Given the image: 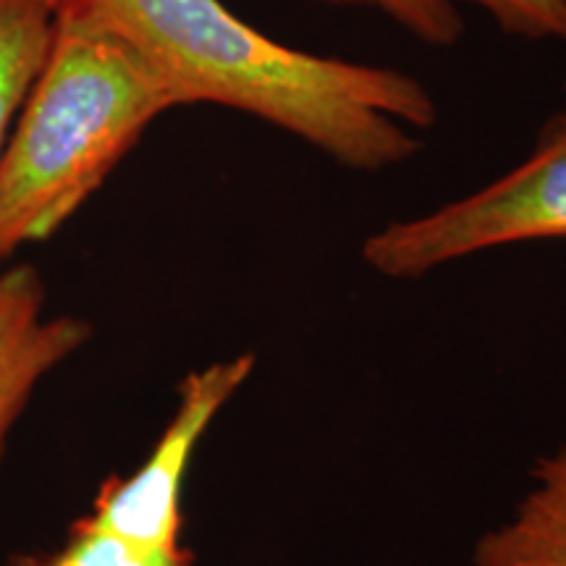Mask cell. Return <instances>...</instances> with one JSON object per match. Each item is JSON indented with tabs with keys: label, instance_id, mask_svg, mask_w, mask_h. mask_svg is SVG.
Returning <instances> with one entry per match:
<instances>
[{
	"label": "cell",
	"instance_id": "30bf717a",
	"mask_svg": "<svg viewBox=\"0 0 566 566\" xmlns=\"http://www.w3.org/2000/svg\"><path fill=\"white\" fill-rule=\"evenodd\" d=\"M485 11L499 30L530 42L566 45V0H451Z\"/></svg>",
	"mask_w": 566,
	"mask_h": 566
},
{
	"label": "cell",
	"instance_id": "9c48e42d",
	"mask_svg": "<svg viewBox=\"0 0 566 566\" xmlns=\"http://www.w3.org/2000/svg\"><path fill=\"white\" fill-rule=\"evenodd\" d=\"M334 9H367L384 13L415 40L433 48H451L462 40L464 19L451 0H315Z\"/></svg>",
	"mask_w": 566,
	"mask_h": 566
},
{
	"label": "cell",
	"instance_id": "ba28073f",
	"mask_svg": "<svg viewBox=\"0 0 566 566\" xmlns=\"http://www.w3.org/2000/svg\"><path fill=\"white\" fill-rule=\"evenodd\" d=\"M0 566H195V556L184 546H145L82 516L59 548L11 556Z\"/></svg>",
	"mask_w": 566,
	"mask_h": 566
},
{
	"label": "cell",
	"instance_id": "277c9868",
	"mask_svg": "<svg viewBox=\"0 0 566 566\" xmlns=\"http://www.w3.org/2000/svg\"><path fill=\"white\" fill-rule=\"evenodd\" d=\"M252 354L221 359L189 373L179 386L171 420L137 470L101 485L87 520L145 546H184L181 493L195 451L233 396L250 380Z\"/></svg>",
	"mask_w": 566,
	"mask_h": 566
},
{
	"label": "cell",
	"instance_id": "5b68a950",
	"mask_svg": "<svg viewBox=\"0 0 566 566\" xmlns=\"http://www.w3.org/2000/svg\"><path fill=\"white\" fill-rule=\"evenodd\" d=\"M87 338L80 317L45 315V286L32 265L0 268V464L38 386Z\"/></svg>",
	"mask_w": 566,
	"mask_h": 566
},
{
	"label": "cell",
	"instance_id": "6da1fadb",
	"mask_svg": "<svg viewBox=\"0 0 566 566\" xmlns=\"http://www.w3.org/2000/svg\"><path fill=\"white\" fill-rule=\"evenodd\" d=\"M55 17L116 34L176 105H221L292 134L352 171L420 153L438 103L407 71L304 53L239 19L223 0H48Z\"/></svg>",
	"mask_w": 566,
	"mask_h": 566
},
{
	"label": "cell",
	"instance_id": "52a82bcc",
	"mask_svg": "<svg viewBox=\"0 0 566 566\" xmlns=\"http://www.w3.org/2000/svg\"><path fill=\"white\" fill-rule=\"evenodd\" d=\"M55 34L48 0H0V153L45 69Z\"/></svg>",
	"mask_w": 566,
	"mask_h": 566
},
{
	"label": "cell",
	"instance_id": "8fae6325",
	"mask_svg": "<svg viewBox=\"0 0 566 566\" xmlns=\"http://www.w3.org/2000/svg\"><path fill=\"white\" fill-rule=\"evenodd\" d=\"M546 126H551V129H564V132H566V87H564V108L558 111L556 116L551 118V122H548Z\"/></svg>",
	"mask_w": 566,
	"mask_h": 566
},
{
	"label": "cell",
	"instance_id": "7a4b0ae2",
	"mask_svg": "<svg viewBox=\"0 0 566 566\" xmlns=\"http://www.w3.org/2000/svg\"><path fill=\"white\" fill-rule=\"evenodd\" d=\"M171 108L166 82L126 42L55 17L51 55L0 153V265L53 237Z\"/></svg>",
	"mask_w": 566,
	"mask_h": 566
},
{
	"label": "cell",
	"instance_id": "3957f363",
	"mask_svg": "<svg viewBox=\"0 0 566 566\" xmlns=\"http://www.w3.org/2000/svg\"><path fill=\"white\" fill-rule=\"evenodd\" d=\"M535 239H566V132L551 126H543L533 155L501 179L370 233L363 260L386 279H417L470 254Z\"/></svg>",
	"mask_w": 566,
	"mask_h": 566
},
{
	"label": "cell",
	"instance_id": "8992f818",
	"mask_svg": "<svg viewBox=\"0 0 566 566\" xmlns=\"http://www.w3.org/2000/svg\"><path fill=\"white\" fill-rule=\"evenodd\" d=\"M475 566H566V446L535 464L514 514L478 543Z\"/></svg>",
	"mask_w": 566,
	"mask_h": 566
}]
</instances>
